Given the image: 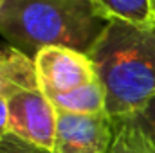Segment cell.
I'll return each mask as SVG.
<instances>
[{
  "mask_svg": "<svg viewBox=\"0 0 155 153\" xmlns=\"http://www.w3.org/2000/svg\"><path fill=\"white\" fill-rule=\"evenodd\" d=\"M88 58L105 88L112 119L130 115L155 96V25L112 20Z\"/></svg>",
  "mask_w": 155,
  "mask_h": 153,
  "instance_id": "7a4b0ae2",
  "label": "cell"
},
{
  "mask_svg": "<svg viewBox=\"0 0 155 153\" xmlns=\"http://www.w3.org/2000/svg\"><path fill=\"white\" fill-rule=\"evenodd\" d=\"M153 4H155V0H153Z\"/></svg>",
  "mask_w": 155,
  "mask_h": 153,
  "instance_id": "5bb4252c",
  "label": "cell"
},
{
  "mask_svg": "<svg viewBox=\"0 0 155 153\" xmlns=\"http://www.w3.org/2000/svg\"><path fill=\"white\" fill-rule=\"evenodd\" d=\"M9 133L51 153L54 144L58 110L40 90H24L7 99Z\"/></svg>",
  "mask_w": 155,
  "mask_h": 153,
  "instance_id": "3957f363",
  "label": "cell"
},
{
  "mask_svg": "<svg viewBox=\"0 0 155 153\" xmlns=\"http://www.w3.org/2000/svg\"><path fill=\"white\" fill-rule=\"evenodd\" d=\"M107 25L94 0H4L0 5V34L31 58L52 45L88 54Z\"/></svg>",
  "mask_w": 155,
  "mask_h": 153,
  "instance_id": "6da1fadb",
  "label": "cell"
},
{
  "mask_svg": "<svg viewBox=\"0 0 155 153\" xmlns=\"http://www.w3.org/2000/svg\"><path fill=\"white\" fill-rule=\"evenodd\" d=\"M38 88L35 60L13 45L0 43V99Z\"/></svg>",
  "mask_w": 155,
  "mask_h": 153,
  "instance_id": "8992f818",
  "label": "cell"
},
{
  "mask_svg": "<svg viewBox=\"0 0 155 153\" xmlns=\"http://www.w3.org/2000/svg\"><path fill=\"white\" fill-rule=\"evenodd\" d=\"M112 122H114V144L110 153H155V150L135 128H132L121 119H112Z\"/></svg>",
  "mask_w": 155,
  "mask_h": 153,
  "instance_id": "9c48e42d",
  "label": "cell"
},
{
  "mask_svg": "<svg viewBox=\"0 0 155 153\" xmlns=\"http://www.w3.org/2000/svg\"><path fill=\"white\" fill-rule=\"evenodd\" d=\"M49 101L54 105L60 112H71V114H103L107 112V94L99 79L90 81L87 85H81L71 92L47 96Z\"/></svg>",
  "mask_w": 155,
  "mask_h": 153,
  "instance_id": "52a82bcc",
  "label": "cell"
},
{
  "mask_svg": "<svg viewBox=\"0 0 155 153\" xmlns=\"http://www.w3.org/2000/svg\"><path fill=\"white\" fill-rule=\"evenodd\" d=\"M117 119H121L126 124H130L132 128H135L146 139V142L155 150V96L150 97L135 112H132L130 115H124V117H117Z\"/></svg>",
  "mask_w": 155,
  "mask_h": 153,
  "instance_id": "30bf717a",
  "label": "cell"
},
{
  "mask_svg": "<svg viewBox=\"0 0 155 153\" xmlns=\"http://www.w3.org/2000/svg\"><path fill=\"white\" fill-rule=\"evenodd\" d=\"M0 153H45L38 150L36 146L15 137L13 133H7L4 137V141L0 142Z\"/></svg>",
  "mask_w": 155,
  "mask_h": 153,
  "instance_id": "8fae6325",
  "label": "cell"
},
{
  "mask_svg": "<svg viewBox=\"0 0 155 153\" xmlns=\"http://www.w3.org/2000/svg\"><path fill=\"white\" fill-rule=\"evenodd\" d=\"M9 133V110H7V101L0 99V142L4 137Z\"/></svg>",
  "mask_w": 155,
  "mask_h": 153,
  "instance_id": "7c38bea8",
  "label": "cell"
},
{
  "mask_svg": "<svg viewBox=\"0 0 155 153\" xmlns=\"http://www.w3.org/2000/svg\"><path fill=\"white\" fill-rule=\"evenodd\" d=\"M97 11L108 22H124L139 27L155 25L153 0H94Z\"/></svg>",
  "mask_w": 155,
  "mask_h": 153,
  "instance_id": "ba28073f",
  "label": "cell"
},
{
  "mask_svg": "<svg viewBox=\"0 0 155 153\" xmlns=\"http://www.w3.org/2000/svg\"><path fill=\"white\" fill-rule=\"evenodd\" d=\"M2 2H4V0H0V5H2Z\"/></svg>",
  "mask_w": 155,
  "mask_h": 153,
  "instance_id": "4fadbf2b",
  "label": "cell"
},
{
  "mask_svg": "<svg viewBox=\"0 0 155 153\" xmlns=\"http://www.w3.org/2000/svg\"><path fill=\"white\" fill-rule=\"evenodd\" d=\"M114 144V122L108 112L71 114L60 112L51 153H110Z\"/></svg>",
  "mask_w": 155,
  "mask_h": 153,
  "instance_id": "5b68a950",
  "label": "cell"
},
{
  "mask_svg": "<svg viewBox=\"0 0 155 153\" xmlns=\"http://www.w3.org/2000/svg\"><path fill=\"white\" fill-rule=\"evenodd\" d=\"M38 88L45 96L71 92L96 81L97 74L88 54L69 47H43L35 54Z\"/></svg>",
  "mask_w": 155,
  "mask_h": 153,
  "instance_id": "277c9868",
  "label": "cell"
}]
</instances>
